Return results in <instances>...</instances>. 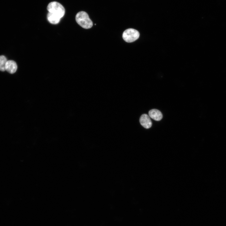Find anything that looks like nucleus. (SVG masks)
I'll list each match as a JSON object with an SVG mask.
<instances>
[{"label":"nucleus","instance_id":"f257e3e1","mask_svg":"<svg viewBox=\"0 0 226 226\" xmlns=\"http://www.w3.org/2000/svg\"><path fill=\"white\" fill-rule=\"evenodd\" d=\"M75 19L77 23L83 28L89 29L93 26L92 21L85 12L81 11L78 12L76 15Z\"/></svg>","mask_w":226,"mask_h":226},{"label":"nucleus","instance_id":"f03ea898","mask_svg":"<svg viewBox=\"0 0 226 226\" xmlns=\"http://www.w3.org/2000/svg\"><path fill=\"white\" fill-rule=\"evenodd\" d=\"M47 10L51 13L60 18H62L65 13V9L60 3L54 1L50 2L47 6Z\"/></svg>","mask_w":226,"mask_h":226},{"label":"nucleus","instance_id":"7ed1b4c3","mask_svg":"<svg viewBox=\"0 0 226 226\" xmlns=\"http://www.w3.org/2000/svg\"><path fill=\"white\" fill-rule=\"evenodd\" d=\"M139 32L133 29L129 28L124 31L122 35L124 40L128 43L132 42L137 40L139 37Z\"/></svg>","mask_w":226,"mask_h":226},{"label":"nucleus","instance_id":"20e7f679","mask_svg":"<svg viewBox=\"0 0 226 226\" xmlns=\"http://www.w3.org/2000/svg\"><path fill=\"white\" fill-rule=\"evenodd\" d=\"M139 121L142 126L146 129L150 128L152 126V122L150 117L145 114L141 116Z\"/></svg>","mask_w":226,"mask_h":226},{"label":"nucleus","instance_id":"39448f33","mask_svg":"<svg viewBox=\"0 0 226 226\" xmlns=\"http://www.w3.org/2000/svg\"><path fill=\"white\" fill-rule=\"evenodd\" d=\"M17 69V66L15 62L13 60L8 61L5 66V70L9 73L13 74L15 73Z\"/></svg>","mask_w":226,"mask_h":226},{"label":"nucleus","instance_id":"423d86ee","mask_svg":"<svg viewBox=\"0 0 226 226\" xmlns=\"http://www.w3.org/2000/svg\"><path fill=\"white\" fill-rule=\"evenodd\" d=\"M149 116L156 121H159L163 118V115L161 111L156 109H153L148 112Z\"/></svg>","mask_w":226,"mask_h":226},{"label":"nucleus","instance_id":"0eeeda50","mask_svg":"<svg viewBox=\"0 0 226 226\" xmlns=\"http://www.w3.org/2000/svg\"><path fill=\"white\" fill-rule=\"evenodd\" d=\"M47 19L50 23L54 24L58 23L61 19L58 17L49 12L47 15Z\"/></svg>","mask_w":226,"mask_h":226},{"label":"nucleus","instance_id":"6e6552de","mask_svg":"<svg viewBox=\"0 0 226 226\" xmlns=\"http://www.w3.org/2000/svg\"><path fill=\"white\" fill-rule=\"evenodd\" d=\"M6 57L3 55L0 56V70L4 71L5 70V66L7 61Z\"/></svg>","mask_w":226,"mask_h":226}]
</instances>
